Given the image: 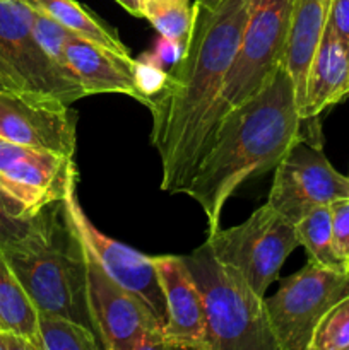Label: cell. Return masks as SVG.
<instances>
[{"mask_svg":"<svg viewBox=\"0 0 349 350\" xmlns=\"http://www.w3.org/2000/svg\"><path fill=\"white\" fill-rule=\"evenodd\" d=\"M349 296V272L324 269L308 260L281 280L274 296H266L270 328L279 350H310L325 314Z\"/></svg>","mask_w":349,"mask_h":350,"instance_id":"52a82bcc","label":"cell"},{"mask_svg":"<svg viewBox=\"0 0 349 350\" xmlns=\"http://www.w3.org/2000/svg\"><path fill=\"white\" fill-rule=\"evenodd\" d=\"M348 350H349V349H348Z\"/></svg>","mask_w":349,"mask_h":350,"instance_id":"e575fe53","label":"cell"},{"mask_svg":"<svg viewBox=\"0 0 349 350\" xmlns=\"http://www.w3.org/2000/svg\"><path fill=\"white\" fill-rule=\"evenodd\" d=\"M344 198H349V176L332 166L320 140L305 137L276 166L267 204L294 224L313 208Z\"/></svg>","mask_w":349,"mask_h":350,"instance_id":"30bf717a","label":"cell"},{"mask_svg":"<svg viewBox=\"0 0 349 350\" xmlns=\"http://www.w3.org/2000/svg\"><path fill=\"white\" fill-rule=\"evenodd\" d=\"M0 91H27L19 77L0 58Z\"/></svg>","mask_w":349,"mask_h":350,"instance_id":"4dcf8cb0","label":"cell"},{"mask_svg":"<svg viewBox=\"0 0 349 350\" xmlns=\"http://www.w3.org/2000/svg\"><path fill=\"white\" fill-rule=\"evenodd\" d=\"M327 27L349 50V0H332Z\"/></svg>","mask_w":349,"mask_h":350,"instance_id":"f1b7e54d","label":"cell"},{"mask_svg":"<svg viewBox=\"0 0 349 350\" xmlns=\"http://www.w3.org/2000/svg\"><path fill=\"white\" fill-rule=\"evenodd\" d=\"M77 185L79 174H75L62 198L74 231L77 232L88 252L109 273V277H113L116 282L137 294L164 327L166 325V303H164L163 289L157 280L153 256L144 255V253L99 231L79 202Z\"/></svg>","mask_w":349,"mask_h":350,"instance_id":"8fae6325","label":"cell"},{"mask_svg":"<svg viewBox=\"0 0 349 350\" xmlns=\"http://www.w3.org/2000/svg\"><path fill=\"white\" fill-rule=\"evenodd\" d=\"M349 349V296L339 301L318 325L310 350Z\"/></svg>","mask_w":349,"mask_h":350,"instance_id":"cb8c5ba5","label":"cell"},{"mask_svg":"<svg viewBox=\"0 0 349 350\" xmlns=\"http://www.w3.org/2000/svg\"><path fill=\"white\" fill-rule=\"evenodd\" d=\"M23 2L38 12L51 17L77 36L94 41L122 55H130L129 48L123 44L116 31L106 26L101 19H98L94 14L89 12L84 5L75 0H23Z\"/></svg>","mask_w":349,"mask_h":350,"instance_id":"ac0fdd59","label":"cell"},{"mask_svg":"<svg viewBox=\"0 0 349 350\" xmlns=\"http://www.w3.org/2000/svg\"><path fill=\"white\" fill-rule=\"evenodd\" d=\"M0 328H3V327H2V323H0Z\"/></svg>","mask_w":349,"mask_h":350,"instance_id":"836d02e7","label":"cell"},{"mask_svg":"<svg viewBox=\"0 0 349 350\" xmlns=\"http://www.w3.org/2000/svg\"><path fill=\"white\" fill-rule=\"evenodd\" d=\"M0 350H36L33 344L26 340V338L19 337L14 332L0 328Z\"/></svg>","mask_w":349,"mask_h":350,"instance_id":"f546056e","label":"cell"},{"mask_svg":"<svg viewBox=\"0 0 349 350\" xmlns=\"http://www.w3.org/2000/svg\"><path fill=\"white\" fill-rule=\"evenodd\" d=\"M331 5L332 0H294L283 65L293 81L298 109L303 106L308 72L327 29Z\"/></svg>","mask_w":349,"mask_h":350,"instance_id":"e0dca14e","label":"cell"},{"mask_svg":"<svg viewBox=\"0 0 349 350\" xmlns=\"http://www.w3.org/2000/svg\"><path fill=\"white\" fill-rule=\"evenodd\" d=\"M0 252L38 311L67 317L96 334L86 248L68 221L64 200L36 215L27 238Z\"/></svg>","mask_w":349,"mask_h":350,"instance_id":"3957f363","label":"cell"},{"mask_svg":"<svg viewBox=\"0 0 349 350\" xmlns=\"http://www.w3.org/2000/svg\"><path fill=\"white\" fill-rule=\"evenodd\" d=\"M250 7L252 0H222L216 9L195 3L183 57L168 70L166 85L149 108L163 191L185 193L207 150Z\"/></svg>","mask_w":349,"mask_h":350,"instance_id":"6da1fadb","label":"cell"},{"mask_svg":"<svg viewBox=\"0 0 349 350\" xmlns=\"http://www.w3.org/2000/svg\"><path fill=\"white\" fill-rule=\"evenodd\" d=\"M346 98H349V50L327 27L308 72L301 120H317Z\"/></svg>","mask_w":349,"mask_h":350,"instance_id":"2e32d148","label":"cell"},{"mask_svg":"<svg viewBox=\"0 0 349 350\" xmlns=\"http://www.w3.org/2000/svg\"><path fill=\"white\" fill-rule=\"evenodd\" d=\"M153 263L166 303V350H211L204 303L183 256H153Z\"/></svg>","mask_w":349,"mask_h":350,"instance_id":"5bb4252c","label":"cell"},{"mask_svg":"<svg viewBox=\"0 0 349 350\" xmlns=\"http://www.w3.org/2000/svg\"><path fill=\"white\" fill-rule=\"evenodd\" d=\"M294 0H252L219 105V118L259 94L284 64ZM216 130V129H214Z\"/></svg>","mask_w":349,"mask_h":350,"instance_id":"5b68a950","label":"cell"},{"mask_svg":"<svg viewBox=\"0 0 349 350\" xmlns=\"http://www.w3.org/2000/svg\"><path fill=\"white\" fill-rule=\"evenodd\" d=\"M294 232L310 262L335 272H349L348 265L335 252L331 205H322L298 219L294 222Z\"/></svg>","mask_w":349,"mask_h":350,"instance_id":"ffe728a7","label":"cell"},{"mask_svg":"<svg viewBox=\"0 0 349 350\" xmlns=\"http://www.w3.org/2000/svg\"><path fill=\"white\" fill-rule=\"evenodd\" d=\"M144 17L161 36L187 43L195 19L190 0H144Z\"/></svg>","mask_w":349,"mask_h":350,"instance_id":"7402d4cb","label":"cell"},{"mask_svg":"<svg viewBox=\"0 0 349 350\" xmlns=\"http://www.w3.org/2000/svg\"><path fill=\"white\" fill-rule=\"evenodd\" d=\"M0 58L27 91L55 96L67 105L86 96L40 46L31 27L29 5L23 0H0Z\"/></svg>","mask_w":349,"mask_h":350,"instance_id":"4fadbf2b","label":"cell"},{"mask_svg":"<svg viewBox=\"0 0 349 350\" xmlns=\"http://www.w3.org/2000/svg\"><path fill=\"white\" fill-rule=\"evenodd\" d=\"M75 174L74 157L0 137V200L14 217L29 221L62 200Z\"/></svg>","mask_w":349,"mask_h":350,"instance_id":"9c48e42d","label":"cell"},{"mask_svg":"<svg viewBox=\"0 0 349 350\" xmlns=\"http://www.w3.org/2000/svg\"><path fill=\"white\" fill-rule=\"evenodd\" d=\"M40 350H98L101 342L89 328L62 314L38 311Z\"/></svg>","mask_w":349,"mask_h":350,"instance_id":"44dd1931","label":"cell"},{"mask_svg":"<svg viewBox=\"0 0 349 350\" xmlns=\"http://www.w3.org/2000/svg\"><path fill=\"white\" fill-rule=\"evenodd\" d=\"M0 323L40 350L38 310L0 252Z\"/></svg>","mask_w":349,"mask_h":350,"instance_id":"d6986e66","label":"cell"},{"mask_svg":"<svg viewBox=\"0 0 349 350\" xmlns=\"http://www.w3.org/2000/svg\"><path fill=\"white\" fill-rule=\"evenodd\" d=\"M86 260L89 308L103 349L166 350L164 327L151 308L137 294L109 277L88 248Z\"/></svg>","mask_w":349,"mask_h":350,"instance_id":"ba28073f","label":"cell"},{"mask_svg":"<svg viewBox=\"0 0 349 350\" xmlns=\"http://www.w3.org/2000/svg\"><path fill=\"white\" fill-rule=\"evenodd\" d=\"M305 137L293 81L283 65L259 94L221 116L185 190L204 211L209 234L219 229L222 208L235 191L276 167Z\"/></svg>","mask_w":349,"mask_h":350,"instance_id":"7a4b0ae2","label":"cell"},{"mask_svg":"<svg viewBox=\"0 0 349 350\" xmlns=\"http://www.w3.org/2000/svg\"><path fill=\"white\" fill-rule=\"evenodd\" d=\"M221 2L222 0H195L198 7H204V9H216Z\"/></svg>","mask_w":349,"mask_h":350,"instance_id":"d6a6232c","label":"cell"},{"mask_svg":"<svg viewBox=\"0 0 349 350\" xmlns=\"http://www.w3.org/2000/svg\"><path fill=\"white\" fill-rule=\"evenodd\" d=\"M183 260L204 303L211 350H279L266 297L219 262L207 243Z\"/></svg>","mask_w":349,"mask_h":350,"instance_id":"277c9868","label":"cell"},{"mask_svg":"<svg viewBox=\"0 0 349 350\" xmlns=\"http://www.w3.org/2000/svg\"><path fill=\"white\" fill-rule=\"evenodd\" d=\"M79 115L55 96L0 91V137L34 149L74 157Z\"/></svg>","mask_w":349,"mask_h":350,"instance_id":"7c38bea8","label":"cell"},{"mask_svg":"<svg viewBox=\"0 0 349 350\" xmlns=\"http://www.w3.org/2000/svg\"><path fill=\"white\" fill-rule=\"evenodd\" d=\"M29 21L34 36H36L38 43L43 48L44 53L53 60V64L57 65L65 75L74 79L70 75V72H68L67 65H65V43H67L68 36L72 34L70 31L65 29L62 24H58L57 21H53L51 17L44 16L43 12L34 10L33 7H29Z\"/></svg>","mask_w":349,"mask_h":350,"instance_id":"603a6c76","label":"cell"},{"mask_svg":"<svg viewBox=\"0 0 349 350\" xmlns=\"http://www.w3.org/2000/svg\"><path fill=\"white\" fill-rule=\"evenodd\" d=\"M212 255L266 297L291 253L300 246L294 224L263 204L242 224L207 236Z\"/></svg>","mask_w":349,"mask_h":350,"instance_id":"8992f818","label":"cell"},{"mask_svg":"<svg viewBox=\"0 0 349 350\" xmlns=\"http://www.w3.org/2000/svg\"><path fill=\"white\" fill-rule=\"evenodd\" d=\"M335 252L349 269V198L331 205Z\"/></svg>","mask_w":349,"mask_h":350,"instance_id":"4316f807","label":"cell"},{"mask_svg":"<svg viewBox=\"0 0 349 350\" xmlns=\"http://www.w3.org/2000/svg\"><path fill=\"white\" fill-rule=\"evenodd\" d=\"M34 222H36V217L29 219V221L14 217L5 208L3 202L0 200V250L17 245L24 238H27V234L33 231Z\"/></svg>","mask_w":349,"mask_h":350,"instance_id":"484cf974","label":"cell"},{"mask_svg":"<svg viewBox=\"0 0 349 350\" xmlns=\"http://www.w3.org/2000/svg\"><path fill=\"white\" fill-rule=\"evenodd\" d=\"M133 81H135V88L140 98H142L140 105L147 106L149 109L154 99L166 85L168 70L157 65L149 55L144 53L139 58H133Z\"/></svg>","mask_w":349,"mask_h":350,"instance_id":"d4e9b609","label":"cell"},{"mask_svg":"<svg viewBox=\"0 0 349 350\" xmlns=\"http://www.w3.org/2000/svg\"><path fill=\"white\" fill-rule=\"evenodd\" d=\"M185 46H187V43H183V41L161 36L159 34V38H157L156 43H154L153 51H149L147 55H149L157 65H161V67L168 70V68L174 67V65L181 60Z\"/></svg>","mask_w":349,"mask_h":350,"instance_id":"83f0119b","label":"cell"},{"mask_svg":"<svg viewBox=\"0 0 349 350\" xmlns=\"http://www.w3.org/2000/svg\"><path fill=\"white\" fill-rule=\"evenodd\" d=\"M129 14L135 17H144V0H115Z\"/></svg>","mask_w":349,"mask_h":350,"instance_id":"1f68e13d","label":"cell"},{"mask_svg":"<svg viewBox=\"0 0 349 350\" xmlns=\"http://www.w3.org/2000/svg\"><path fill=\"white\" fill-rule=\"evenodd\" d=\"M65 65L86 96L125 94L142 103L133 81V58L72 33L65 43Z\"/></svg>","mask_w":349,"mask_h":350,"instance_id":"9a60e30c","label":"cell"}]
</instances>
